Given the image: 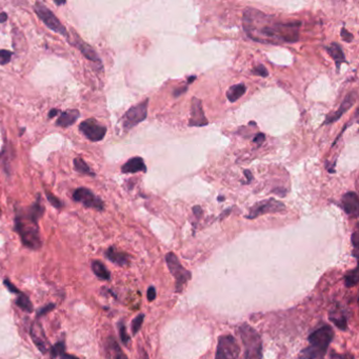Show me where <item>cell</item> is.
I'll use <instances>...</instances> for the list:
<instances>
[{"label": "cell", "instance_id": "obj_1", "mask_svg": "<svg viewBox=\"0 0 359 359\" xmlns=\"http://www.w3.org/2000/svg\"><path fill=\"white\" fill-rule=\"evenodd\" d=\"M242 19L248 36L261 43H290L299 39V21L280 22L253 7H247Z\"/></svg>", "mask_w": 359, "mask_h": 359}, {"label": "cell", "instance_id": "obj_2", "mask_svg": "<svg viewBox=\"0 0 359 359\" xmlns=\"http://www.w3.org/2000/svg\"><path fill=\"white\" fill-rule=\"evenodd\" d=\"M43 213L44 207L40 201V196L38 195L37 200L26 212H17L15 218V230L20 236L25 246L32 250H38L42 246L38 220L43 215Z\"/></svg>", "mask_w": 359, "mask_h": 359}, {"label": "cell", "instance_id": "obj_3", "mask_svg": "<svg viewBox=\"0 0 359 359\" xmlns=\"http://www.w3.org/2000/svg\"><path fill=\"white\" fill-rule=\"evenodd\" d=\"M333 337L334 333L331 326H324L319 327L309 336L310 347L301 351L299 359H323Z\"/></svg>", "mask_w": 359, "mask_h": 359}, {"label": "cell", "instance_id": "obj_4", "mask_svg": "<svg viewBox=\"0 0 359 359\" xmlns=\"http://www.w3.org/2000/svg\"><path fill=\"white\" fill-rule=\"evenodd\" d=\"M239 334L244 346V359H262V341L259 334L247 324L239 326Z\"/></svg>", "mask_w": 359, "mask_h": 359}, {"label": "cell", "instance_id": "obj_5", "mask_svg": "<svg viewBox=\"0 0 359 359\" xmlns=\"http://www.w3.org/2000/svg\"><path fill=\"white\" fill-rule=\"evenodd\" d=\"M165 261L167 264V268H169L170 272L172 273L173 277L175 278V288H176V292L181 293L185 289L188 281L192 278V274L190 271H188L185 266H182L179 262L177 256L175 255L172 252L167 253L165 255Z\"/></svg>", "mask_w": 359, "mask_h": 359}, {"label": "cell", "instance_id": "obj_6", "mask_svg": "<svg viewBox=\"0 0 359 359\" xmlns=\"http://www.w3.org/2000/svg\"><path fill=\"white\" fill-rule=\"evenodd\" d=\"M148 105L149 99H146V100H143L142 102L136 104L128 110V112L121 119L122 128H124L125 131H129V130L139 125L143 120H146L148 116Z\"/></svg>", "mask_w": 359, "mask_h": 359}, {"label": "cell", "instance_id": "obj_7", "mask_svg": "<svg viewBox=\"0 0 359 359\" xmlns=\"http://www.w3.org/2000/svg\"><path fill=\"white\" fill-rule=\"evenodd\" d=\"M34 11L38 15V17L40 18V20L49 29L54 31L57 34L67 36V31L65 27L61 24V21L56 17V15L48 6H45L41 2H36L34 5Z\"/></svg>", "mask_w": 359, "mask_h": 359}, {"label": "cell", "instance_id": "obj_8", "mask_svg": "<svg viewBox=\"0 0 359 359\" xmlns=\"http://www.w3.org/2000/svg\"><path fill=\"white\" fill-rule=\"evenodd\" d=\"M240 347L232 335L220 336L217 343L215 359H237Z\"/></svg>", "mask_w": 359, "mask_h": 359}, {"label": "cell", "instance_id": "obj_9", "mask_svg": "<svg viewBox=\"0 0 359 359\" xmlns=\"http://www.w3.org/2000/svg\"><path fill=\"white\" fill-rule=\"evenodd\" d=\"M286 210V205L274 199V198H270V199L259 201L255 203L253 207L250 208L249 210V215L247 216L248 219H255L258 216H261L263 214L268 213H279L284 212Z\"/></svg>", "mask_w": 359, "mask_h": 359}, {"label": "cell", "instance_id": "obj_10", "mask_svg": "<svg viewBox=\"0 0 359 359\" xmlns=\"http://www.w3.org/2000/svg\"><path fill=\"white\" fill-rule=\"evenodd\" d=\"M79 131L85 135L90 141L98 142L101 141L106 134V128L99 122L95 118H89L82 121L79 125Z\"/></svg>", "mask_w": 359, "mask_h": 359}, {"label": "cell", "instance_id": "obj_11", "mask_svg": "<svg viewBox=\"0 0 359 359\" xmlns=\"http://www.w3.org/2000/svg\"><path fill=\"white\" fill-rule=\"evenodd\" d=\"M73 199L82 203L88 209H95L97 211L104 210L103 201L87 188H78L77 190H75Z\"/></svg>", "mask_w": 359, "mask_h": 359}, {"label": "cell", "instance_id": "obj_12", "mask_svg": "<svg viewBox=\"0 0 359 359\" xmlns=\"http://www.w3.org/2000/svg\"><path fill=\"white\" fill-rule=\"evenodd\" d=\"M208 124H209V121L204 115L201 100L196 97H193L192 104H191V118L189 120V126L190 127H204Z\"/></svg>", "mask_w": 359, "mask_h": 359}, {"label": "cell", "instance_id": "obj_13", "mask_svg": "<svg viewBox=\"0 0 359 359\" xmlns=\"http://www.w3.org/2000/svg\"><path fill=\"white\" fill-rule=\"evenodd\" d=\"M356 99H357L356 91L351 92V93H349L346 96V98L343 99V101L339 105L338 110L336 111V112H334V113H332V114H330V115L326 116V120L324 122V125H329V124H332V122H335V121L339 120L342 117L343 114H346L348 112V110H350L351 108H352V105L355 103Z\"/></svg>", "mask_w": 359, "mask_h": 359}, {"label": "cell", "instance_id": "obj_14", "mask_svg": "<svg viewBox=\"0 0 359 359\" xmlns=\"http://www.w3.org/2000/svg\"><path fill=\"white\" fill-rule=\"evenodd\" d=\"M341 207L348 215L357 217L359 212V199L355 192H348L341 198Z\"/></svg>", "mask_w": 359, "mask_h": 359}, {"label": "cell", "instance_id": "obj_15", "mask_svg": "<svg viewBox=\"0 0 359 359\" xmlns=\"http://www.w3.org/2000/svg\"><path fill=\"white\" fill-rule=\"evenodd\" d=\"M75 43H73L76 48H77L85 57H87V59L94 61V63H97L98 65H101V60L99 58L98 54L96 53V51L91 47L90 44L86 43L85 41H82L78 36L75 35Z\"/></svg>", "mask_w": 359, "mask_h": 359}, {"label": "cell", "instance_id": "obj_16", "mask_svg": "<svg viewBox=\"0 0 359 359\" xmlns=\"http://www.w3.org/2000/svg\"><path fill=\"white\" fill-rule=\"evenodd\" d=\"M31 337L33 339L34 345L38 348L41 353H47V340L44 338V334L39 324H33L31 327Z\"/></svg>", "mask_w": 359, "mask_h": 359}, {"label": "cell", "instance_id": "obj_17", "mask_svg": "<svg viewBox=\"0 0 359 359\" xmlns=\"http://www.w3.org/2000/svg\"><path fill=\"white\" fill-rule=\"evenodd\" d=\"M147 166L141 157H133L122 165L121 172L125 174H134L137 172H146Z\"/></svg>", "mask_w": 359, "mask_h": 359}, {"label": "cell", "instance_id": "obj_18", "mask_svg": "<svg viewBox=\"0 0 359 359\" xmlns=\"http://www.w3.org/2000/svg\"><path fill=\"white\" fill-rule=\"evenodd\" d=\"M80 116V113L78 110H67L65 112L60 113V115L56 121V126L61 128H67L73 126L76 120Z\"/></svg>", "mask_w": 359, "mask_h": 359}, {"label": "cell", "instance_id": "obj_19", "mask_svg": "<svg viewBox=\"0 0 359 359\" xmlns=\"http://www.w3.org/2000/svg\"><path fill=\"white\" fill-rule=\"evenodd\" d=\"M105 257L113 263L118 264L120 266L128 265L130 263L129 255L124 253V252H120V251L116 250V248H114V247H111L106 250Z\"/></svg>", "mask_w": 359, "mask_h": 359}, {"label": "cell", "instance_id": "obj_20", "mask_svg": "<svg viewBox=\"0 0 359 359\" xmlns=\"http://www.w3.org/2000/svg\"><path fill=\"white\" fill-rule=\"evenodd\" d=\"M106 354H108L109 359H129L127 355L122 352L117 341L113 337L108 338V342H106Z\"/></svg>", "mask_w": 359, "mask_h": 359}, {"label": "cell", "instance_id": "obj_21", "mask_svg": "<svg viewBox=\"0 0 359 359\" xmlns=\"http://www.w3.org/2000/svg\"><path fill=\"white\" fill-rule=\"evenodd\" d=\"M326 50L334 59L335 64H336V67H337V70L339 71L341 64L346 63V56H345V53H343L342 48L337 42H333L331 45H329V47H326Z\"/></svg>", "mask_w": 359, "mask_h": 359}, {"label": "cell", "instance_id": "obj_22", "mask_svg": "<svg viewBox=\"0 0 359 359\" xmlns=\"http://www.w3.org/2000/svg\"><path fill=\"white\" fill-rule=\"evenodd\" d=\"M331 322L339 327L340 330H347L348 326V323H347V317L343 314L342 311L340 309H332L330 312V316H329Z\"/></svg>", "mask_w": 359, "mask_h": 359}, {"label": "cell", "instance_id": "obj_23", "mask_svg": "<svg viewBox=\"0 0 359 359\" xmlns=\"http://www.w3.org/2000/svg\"><path fill=\"white\" fill-rule=\"evenodd\" d=\"M246 91H247V87L244 86L243 83H237V85H235L228 90L227 98L228 99V101L235 102V101H237L241 96L244 95Z\"/></svg>", "mask_w": 359, "mask_h": 359}, {"label": "cell", "instance_id": "obj_24", "mask_svg": "<svg viewBox=\"0 0 359 359\" xmlns=\"http://www.w3.org/2000/svg\"><path fill=\"white\" fill-rule=\"evenodd\" d=\"M92 271L96 275L98 278L103 279V280H109L111 277V274L109 270L106 269V266L99 261H92Z\"/></svg>", "mask_w": 359, "mask_h": 359}, {"label": "cell", "instance_id": "obj_25", "mask_svg": "<svg viewBox=\"0 0 359 359\" xmlns=\"http://www.w3.org/2000/svg\"><path fill=\"white\" fill-rule=\"evenodd\" d=\"M74 167L76 171L81 174L90 175V176H92V177L95 176V173L91 170V167L88 165V163L80 157H76L74 159Z\"/></svg>", "mask_w": 359, "mask_h": 359}, {"label": "cell", "instance_id": "obj_26", "mask_svg": "<svg viewBox=\"0 0 359 359\" xmlns=\"http://www.w3.org/2000/svg\"><path fill=\"white\" fill-rule=\"evenodd\" d=\"M16 304L18 305V307L21 310H24V311H26L28 313L33 312V304H32V302H31L30 298H29V297L26 294L20 293L18 295L17 299H16Z\"/></svg>", "mask_w": 359, "mask_h": 359}, {"label": "cell", "instance_id": "obj_27", "mask_svg": "<svg viewBox=\"0 0 359 359\" xmlns=\"http://www.w3.org/2000/svg\"><path fill=\"white\" fill-rule=\"evenodd\" d=\"M346 286L348 288L355 287L358 284V269L355 268L346 275Z\"/></svg>", "mask_w": 359, "mask_h": 359}, {"label": "cell", "instance_id": "obj_28", "mask_svg": "<svg viewBox=\"0 0 359 359\" xmlns=\"http://www.w3.org/2000/svg\"><path fill=\"white\" fill-rule=\"evenodd\" d=\"M65 342L58 341L56 345H54L51 348V358L54 359L60 355H63L65 353Z\"/></svg>", "mask_w": 359, "mask_h": 359}, {"label": "cell", "instance_id": "obj_29", "mask_svg": "<svg viewBox=\"0 0 359 359\" xmlns=\"http://www.w3.org/2000/svg\"><path fill=\"white\" fill-rule=\"evenodd\" d=\"M143 320H144V315L143 314H139L138 316H136L133 319V322H132V333H133V335H136L137 333L139 332V330L141 329V326H142Z\"/></svg>", "mask_w": 359, "mask_h": 359}, {"label": "cell", "instance_id": "obj_30", "mask_svg": "<svg viewBox=\"0 0 359 359\" xmlns=\"http://www.w3.org/2000/svg\"><path fill=\"white\" fill-rule=\"evenodd\" d=\"M45 193H47V198H48V200L50 201V203L53 205V207H54V208H55V209H57V210H60V209H63V208H64V203H63V201H61V200L59 199V198H57L54 194H52V193L48 192V191H47V192H45Z\"/></svg>", "mask_w": 359, "mask_h": 359}, {"label": "cell", "instance_id": "obj_31", "mask_svg": "<svg viewBox=\"0 0 359 359\" xmlns=\"http://www.w3.org/2000/svg\"><path fill=\"white\" fill-rule=\"evenodd\" d=\"M119 335H120V339H121L122 343L128 346V343L130 342V336L127 333V327L124 323L119 324Z\"/></svg>", "mask_w": 359, "mask_h": 359}, {"label": "cell", "instance_id": "obj_32", "mask_svg": "<svg viewBox=\"0 0 359 359\" xmlns=\"http://www.w3.org/2000/svg\"><path fill=\"white\" fill-rule=\"evenodd\" d=\"M12 58V52L7 50H0V65L9 64Z\"/></svg>", "mask_w": 359, "mask_h": 359}, {"label": "cell", "instance_id": "obj_33", "mask_svg": "<svg viewBox=\"0 0 359 359\" xmlns=\"http://www.w3.org/2000/svg\"><path fill=\"white\" fill-rule=\"evenodd\" d=\"M253 73L258 75V76H261V77H268V75H269L268 70H266V68L262 65H259L255 66L254 70H253Z\"/></svg>", "mask_w": 359, "mask_h": 359}, {"label": "cell", "instance_id": "obj_34", "mask_svg": "<svg viewBox=\"0 0 359 359\" xmlns=\"http://www.w3.org/2000/svg\"><path fill=\"white\" fill-rule=\"evenodd\" d=\"M54 308H55V304L54 303H50L48 305H45L44 308H41L39 311L37 312V316L38 317H41V316L47 315L48 313H50L52 310H54Z\"/></svg>", "mask_w": 359, "mask_h": 359}, {"label": "cell", "instance_id": "obj_35", "mask_svg": "<svg viewBox=\"0 0 359 359\" xmlns=\"http://www.w3.org/2000/svg\"><path fill=\"white\" fill-rule=\"evenodd\" d=\"M341 38L343 40H345L346 42H352L353 39H354V36L351 34L349 31H347L345 28L341 29Z\"/></svg>", "mask_w": 359, "mask_h": 359}, {"label": "cell", "instance_id": "obj_36", "mask_svg": "<svg viewBox=\"0 0 359 359\" xmlns=\"http://www.w3.org/2000/svg\"><path fill=\"white\" fill-rule=\"evenodd\" d=\"M4 286L6 287V289L9 290L10 292H12V293H14V294H18V295H19V294L21 293V292H20V290H19V289H17L16 287H15L10 280L4 279Z\"/></svg>", "mask_w": 359, "mask_h": 359}, {"label": "cell", "instance_id": "obj_37", "mask_svg": "<svg viewBox=\"0 0 359 359\" xmlns=\"http://www.w3.org/2000/svg\"><path fill=\"white\" fill-rule=\"evenodd\" d=\"M331 359H354V356L352 354H338L336 352H332Z\"/></svg>", "mask_w": 359, "mask_h": 359}, {"label": "cell", "instance_id": "obj_38", "mask_svg": "<svg viewBox=\"0 0 359 359\" xmlns=\"http://www.w3.org/2000/svg\"><path fill=\"white\" fill-rule=\"evenodd\" d=\"M147 297L149 301H153L156 298V290L154 287H150L147 292Z\"/></svg>", "mask_w": 359, "mask_h": 359}, {"label": "cell", "instance_id": "obj_39", "mask_svg": "<svg viewBox=\"0 0 359 359\" xmlns=\"http://www.w3.org/2000/svg\"><path fill=\"white\" fill-rule=\"evenodd\" d=\"M265 140V135L262 134V133H259V134H256L253 141L258 144V146H261V144L263 143V141Z\"/></svg>", "mask_w": 359, "mask_h": 359}, {"label": "cell", "instance_id": "obj_40", "mask_svg": "<svg viewBox=\"0 0 359 359\" xmlns=\"http://www.w3.org/2000/svg\"><path fill=\"white\" fill-rule=\"evenodd\" d=\"M187 90H188V86H186L185 88L180 87V88H178L176 90H174L173 95H174V97H178V96H180L182 94H185V92H187Z\"/></svg>", "mask_w": 359, "mask_h": 359}, {"label": "cell", "instance_id": "obj_41", "mask_svg": "<svg viewBox=\"0 0 359 359\" xmlns=\"http://www.w3.org/2000/svg\"><path fill=\"white\" fill-rule=\"evenodd\" d=\"M193 213L195 214V216L199 219L202 215V209L199 207V205H195V207L193 208Z\"/></svg>", "mask_w": 359, "mask_h": 359}, {"label": "cell", "instance_id": "obj_42", "mask_svg": "<svg viewBox=\"0 0 359 359\" xmlns=\"http://www.w3.org/2000/svg\"><path fill=\"white\" fill-rule=\"evenodd\" d=\"M352 242H353V246L355 248L354 251H357L358 250L357 249L358 248V233H357V231H355L352 235Z\"/></svg>", "mask_w": 359, "mask_h": 359}, {"label": "cell", "instance_id": "obj_43", "mask_svg": "<svg viewBox=\"0 0 359 359\" xmlns=\"http://www.w3.org/2000/svg\"><path fill=\"white\" fill-rule=\"evenodd\" d=\"M139 359H150L148 353L146 352V350L142 348L139 349Z\"/></svg>", "mask_w": 359, "mask_h": 359}, {"label": "cell", "instance_id": "obj_44", "mask_svg": "<svg viewBox=\"0 0 359 359\" xmlns=\"http://www.w3.org/2000/svg\"><path fill=\"white\" fill-rule=\"evenodd\" d=\"M244 175H246V177H247V183H250L252 180H253V175H252V173L249 170L244 171Z\"/></svg>", "mask_w": 359, "mask_h": 359}, {"label": "cell", "instance_id": "obj_45", "mask_svg": "<svg viewBox=\"0 0 359 359\" xmlns=\"http://www.w3.org/2000/svg\"><path fill=\"white\" fill-rule=\"evenodd\" d=\"M60 359H79V358L74 356V355H71V354L64 353L63 355H60Z\"/></svg>", "mask_w": 359, "mask_h": 359}, {"label": "cell", "instance_id": "obj_46", "mask_svg": "<svg viewBox=\"0 0 359 359\" xmlns=\"http://www.w3.org/2000/svg\"><path fill=\"white\" fill-rule=\"evenodd\" d=\"M57 114H59V111H58V110H56V109H53V110H51V111H50V113H49V118L55 117V116L57 115Z\"/></svg>", "mask_w": 359, "mask_h": 359}, {"label": "cell", "instance_id": "obj_47", "mask_svg": "<svg viewBox=\"0 0 359 359\" xmlns=\"http://www.w3.org/2000/svg\"><path fill=\"white\" fill-rule=\"evenodd\" d=\"M6 19H7V14L6 13L0 14V24H1V22L6 21Z\"/></svg>", "mask_w": 359, "mask_h": 359}, {"label": "cell", "instance_id": "obj_48", "mask_svg": "<svg viewBox=\"0 0 359 359\" xmlns=\"http://www.w3.org/2000/svg\"><path fill=\"white\" fill-rule=\"evenodd\" d=\"M195 79H196V76H192V77H189L188 78V82H187V86L191 85V83H192Z\"/></svg>", "mask_w": 359, "mask_h": 359}, {"label": "cell", "instance_id": "obj_49", "mask_svg": "<svg viewBox=\"0 0 359 359\" xmlns=\"http://www.w3.org/2000/svg\"><path fill=\"white\" fill-rule=\"evenodd\" d=\"M218 200H219V201H223V200H225V197H224V196H219V197H218Z\"/></svg>", "mask_w": 359, "mask_h": 359}]
</instances>
